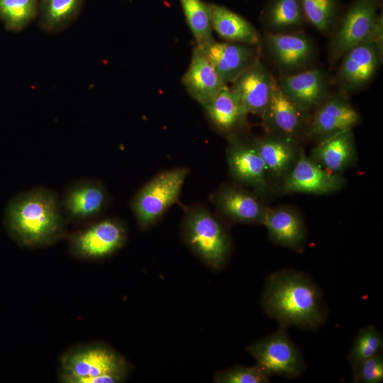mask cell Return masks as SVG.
Returning a JSON list of instances; mask_svg holds the SVG:
<instances>
[{
	"mask_svg": "<svg viewBox=\"0 0 383 383\" xmlns=\"http://www.w3.org/2000/svg\"><path fill=\"white\" fill-rule=\"evenodd\" d=\"M383 51L372 35L347 51L340 58L337 80L345 91L366 86L374 77L382 61Z\"/></svg>",
	"mask_w": 383,
	"mask_h": 383,
	"instance_id": "obj_10",
	"label": "cell"
},
{
	"mask_svg": "<svg viewBox=\"0 0 383 383\" xmlns=\"http://www.w3.org/2000/svg\"><path fill=\"white\" fill-rule=\"evenodd\" d=\"M310 157L323 168L341 174L356 161L353 129L344 131L319 141L311 150Z\"/></svg>",
	"mask_w": 383,
	"mask_h": 383,
	"instance_id": "obj_23",
	"label": "cell"
},
{
	"mask_svg": "<svg viewBox=\"0 0 383 383\" xmlns=\"http://www.w3.org/2000/svg\"><path fill=\"white\" fill-rule=\"evenodd\" d=\"M256 361V365L267 374L295 378L305 370L301 350L284 328L257 340L247 348Z\"/></svg>",
	"mask_w": 383,
	"mask_h": 383,
	"instance_id": "obj_6",
	"label": "cell"
},
{
	"mask_svg": "<svg viewBox=\"0 0 383 383\" xmlns=\"http://www.w3.org/2000/svg\"><path fill=\"white\" fill-rule=\"evenodd\" d=\"M212 29L223 39L233 43L257 45L260 36L246 19L228 8L209 4Z\"/></svg>",
	"mask_w": 383,
	"mask_h": 383,
	"instance_id": "obj_24",
	"label": "cell"
},
{
	"mask_svg": "<svg viewBox=\"0 0 383 383\" xmlns=\"http://www.w3.org/2000/svg\"><path fill=\"white\" fill-rule=\"evenodd\" d=\"M345 178L323 168L301 148L294 166L281 182L285 194H330L340 190Z\"/></svg>",
	"mask_w": 383,
	"mask_h": 383,
	"instance_id": "obj_9",
	"label": "cell"
},
{
	"mask_svg": "<svg viewBox=\"0 0 383 383\" xmlns=\"http://www.w3.org/2000/svg\"><path fill=\"white\" fill-rule=\"evenodd\" d=\"M372 38L377 46L383 51V21L382 15L378 16L377 20L372 33Z\"/></svg>",
	"mask_w": 383,
	"mask_h": 383,
	"instance_id": "obj_34",
	"label": "cell"
},
{
	"mask_svg": "<svg viewBox=\"0 0 383 383\" xmlns=\"http://www.w3.org/2000/svg\"><path fill=\"white\" fill-rule=\"evenodd\" d=\"M109 200L104 184L95 179L76 181L64 192L61 201L63 213L73 221H87L100 215Z\"/></svg>",
	"mask_w": 383,
	"mask_h": 383,
	"instance_id": "obj_15",
	"label": "cell"
},
{
	"mask_svg": "<svg viewBox=\"0 0 383 383\" xmlns=\"http://www.w3.org/2000/svg\"><path fill=\"white\" fill-rule=\"evenodd\" d=\"M262 19L271 33L300 27L306 21L301 0H271Z\"/></svg>",
	"mask_w": 383,
	"mask_h": 383,
	"instance_id": "obj_27",
	"label": "cell"
},
{
	"mask_svg": "<svg viewBox=\"0 0 383 383\" xmlns=\"http://www.w3.org/2000/svg\"><path fill=\"white\" fill-rule=\"evenodd\" d=\"M261 304L282 328L315 330L327 318L321 289L308 275L294 270L274 272L267 279Z\"/></svg>",
	"mask_w": 383,
	"mask_h": 383,
	"instance_id": "obj_1",
	"label": "cell"
},
{
	"mask_svg": "<svg viewBox=\"0 0 383 383\" xmlns=\"http://www.w3.org/2000/svg\"><path fill=\"white\" fill-rule=\"evenodd\" d=\"M232 84L231 89L247 113L262 118L277 84L270 70L259 60Z\"/></svg>",
	"mask_w": 383,
	"mask_h": 383,
	"instance_id": "obj_17",
	"label": "cell"
},
{
	"mask_svg": "<svg viewBox=\"0 0 383 383\" xmlns=\"http://www.w3.org/2000/svg\"><path fill=\"white\" fill-rule=\"evenodd\" d=\"M255 45L214 40L201 48L223 82L233 83L259 60Z\"/></svg>",
	"mask_w": 383,
	"mask_h": 383,
	"instance_id": "obj_19",
	"label": "cell"
},
{
	"mask_svg": "<svg viewBox=\"0 0 383 383\" xmlns=\"http://www.w3.org/2000/svg\"><path fill=\"white\" fill-rule=\"evenodd\" d=\"M84 0H38V24L48 33L60 32L79 15Z\"/></svg>",
	"mask_w": 383,
	"mask_h": 383,
	"instance_id": "obj_26",
	"label": "cell"
},
{
	"mask_svg": "<svg viewBox=\"0 0 383 383\" xmlns=\"http://www.w3.org/2000/svg\"><path fill=\"white\" fill-rule=\"evenodd\" d=\"M128 372L126 360L113 350L100 345L78 348L62 360L60 379L67 383H116Z\"/></svg>",
	"mask_w": 383,
	"mask_h": 383,
	"instance_id": "obj_4",
	"label": "cell"
},
{
	"mask_svg": "<svg viewBox=\"0 0 383 383\" xmlns=\"http://www.w3.org/2000/svg\"><path fill=\"white\" fill-rule=\"evenodd\" d=\"M5 218L13 236L21 244L31 247L55 242L65 226L58 195L42 187L13 198L6 209Z\"/></svg>",
	"mask_w": 383,
	"mask_h": 383,
	"instance_id": "obj_2",
	"label": "cell"
},
{
	"mask_svg": "<svg viewBox=\"0 0 383 383\" xmlns=\"http://www.w3.org/2000/svg\"><path fill=\"white\" fill-rule=\"evenodd\" d=\"M270 240L276 245L301 250L306 240V228L299 213L289 206L267 207L262 222Z\"/></svg>",
	"mask_w": 383,
	"mask_h": 383,
	"instance_id": "obj_21",
	"label": "cell"
},
{
	"mask_svg": "<svg viewBox=\"0 0 383 383\" xmlns=\"http://www.w3.org/2000/svg\"><path fill=\"white\" fill-rule=\"evenodd\" d=\"M383 337L374 326H367L361 328L352 344L348 355L351 366L382 353Z\"/></svg>",
	"mask_w": 383,
	"mask_h": 383,
	"instance_id": "obj_30",
	"label": "cell"
},
{
	"mask_svg": "<svg viewBox=\"0 0 383 383\" xmlns=\"http://www.w3.org/2000/svg\"><path fill=\"white\" fill-rule=\"evenodd\" d=\"M188 174L186 167L162 171L138 190L130 206L140 228L155 225L175 204Z\"/></svg>",
	"mask_w": 383,
	"mask_h": 383,
	"instance_id": "obj_5",
	"label": "cell"
},
{
	"mask_svg": "<svg viewBox=\"0 0 383 383\" xmlns=\"http://www.w3.org/2000/svg\"><path fill=\"white\" fill-rule=\"evenodd\" d=\"M226 160L231 177L250 187L259 197L266 196L270 181L264 163L251 141L233 133L228 137Z\"/></svg>",
	"mask_w": 383,
	"mask_h": 383,
	"instance_id": "obj_8",
	"label": "cell"
},
{
	"mask_svg": "<svg viewBox=\"0 0 383 383\" xmlns=\"http://www.w3.org/2000/svg\"><path fill=\"white\" fill-rule=\"evenodd\" d=\"M264 44L272 61L286 74L301 71L315 55L312 41L301 33L269 32Z\"/></svg>",
	"mask_w": 383,
	"mask_h": 383,
	"instance_id": "obj_13",
	"label": "cell"
},
{
	"mask_svg": "<svg viewBox=\"0 0 383 383\" xmlns=\"http://www.w3.org/2000/svg\"><path fill=\"white\" fill-rule=\"evenodd\" d=\"M270 376L257 365L236 366L217 372L213 376L216 383H267Z\"/></svg>",
	"mask_w": 383,
	"mask_h": 383,
	"instance_id": "obj_32",
	"label": "cell"
},
{
	"mask_svg": "<svg viewBox=\"0 0 383 383\" xmlns=\"http://www.w3.org/2000/svg\"><path fill=\"white\" fill-rule=\"evenodd\" d=\"M210 199L223 216L234 223L262 224L267 209L260 197L238 184H222Z\"/></svg>",
	"mask_w": 383,
	"mask_h": 383,
	"instance_id": "obj_12",
	"label": "cell"
},
{
	"mask_svg": "<svg viewBox=\"0 0 383 383\" xmlns=\"http://www.w3.org/2000/svg\"><path fill=\"white\" fill-rule=\"evenodd\" d=\"M38 0H0V20L6 29L20 31L37 16Z\"/></svg>",
	"mask_w": 383,
	"mask_h": 383,
	"instance_id": "obj_29",
	"label": "cell"
},
{
	"mask_svg": "<svg viewBox=\"0 0 383 383\" xmlns=\"http://www.w3.org/2000/svg\"><path fill=\"white\" fill-rule=\"evenodd\" d=\"M203 106L213 124L223 132L232 133L243 125L248 115L239 99L228 87Z\"/></svg>",
	"mask_w": 383,
	"mask_h": 383,
	"instance_id": "obj_25",
	"label": "cell"
},
{
	"mask_svg": "<svg viewBox=\"0 0 383 383\" xmlns=\"http://www.w3.org/2000/svg\"><path fill=\"white\" fill-rule=\"evenodd\" d=\"M306 20L318 30L326 33L336 18L338 0H301Z\"/></svg>",
	"mask_w": 383,
	"mask_h": 383,
	"instance_id": "obj_31",
	"label": "cell"
},
{
	"mask_svg": "<svg viewBox=\"0 0 383 383\" xmlns=\"http://www.w3.org/2000/svg\"><path fill=\"white\" fill-rule=\"evenodd\" d=\"M179 1L197 47L203 48L213 42L209 4L201 0Z\"/></svg>",
	"mask_w": 383,
	"mask_h": 383,
	"instance_id": "obj_28",
	"label": "cell"
},
{
	"mask_svg": "<svg viewBox=\"0 0 383 383\" xmlns=\"http://www.w3.org/2000/svg\"><path fill=\"white\" fill-rule=\"evenodd\" d=\"M251 142L264 163L269 180L280 183L294 166L301 149L297 140L272 133Z\"/></svg>",
	"mask_w": 383,
	"mask_h": 383,
	"instance_id": "obj_20",
	"label": "cell"
},
{
	"mask_svg": "<svg viewBox=\"0 0 383 383\" xmlns=\"http://www.w3.org/2000/svg\"><path fill=\"white\" fill-rule=\"evenodd\" d=\"M278 85L283 94L301 109H316L328 94L326 73L311 68L283 75Z\"/></svg>",
	"mask_w": 383,
	"mask_h": 383,
	"instance_id": "obj_18",
	"label": "cell"
},
{
	"mask_svg": "<svg viewBox=\"0 0 383 383\" xmlns=\"http://www.w3.org/2000/svg\"><path fill=\"white\" fill-rule=\"evenodd\" d=\"M126 240V231L118 220H101L76 233L70 242V249L77 255L99 259L120 249Z\"/></svg>",
	"mask_w": 383,
	"mask_h": 383,
	"instance_id": "obj_11",
	"label": "cell"
},
{
	"mask_svg": "<svg viewBox=\"0 0 383 383\" xmlns=\"http://www.w3.org/2000/svg\"><path fill=\"white\" fill-rule=\"evenodd\" d=\"M360 116L342 92L328 95L316 109L308 135L319 141L338 133L353 129Z\"/></svg>",
	"mask_w": 383,
	"mask_h": 383,
	"instance_id": "obj_14",
	"label": "cell"
},
{
	"mask_svg": "<svg viewBox=\"0 0 383 383\" xmlns=\"http://www.w3.org/2000/svg\"><path fill=\"white\" fill-rule=\"evenodd\" d=\"M380 0H355L333 32L328 55L335 62L354 46L368 39L372 34Z\"/></svg>",
	"mask_w": 383,
	"mask_h": 383,
	"instance_id": "obj_7",
	"label": "cell"
},
{
	"mask_svg": "<svg viewBox=\"0 0 383 383\" xmlns=\"http://www.w3.org/2000/svg\"><path fill=\"white\" fill-rule=\"evenodd\" d=\"M186 245L208 267L219 270L231 252L229 235L220 221L201 204L187 210L181 225Z\"/></svg>",
	"mask_w": 383,
	"mask_h": 383,
	"instance_id": "obj_3",
	"label": "cell"
},
{
	"mask_svg": "<svg viewBox=\"0 0 383 383\" xmlns=\"http://www.w3.org/2000/svg\"><path fill=\"white\" fill-rule=\"evenodd\" d=\"M353 381L356 383H380L383 381L382 353L352 366Z\"/></svg>",
	"mask_w": 383,
	"mask_h": 383,
	"instance_id": "obj_33",
	"label": "cell"
},
{
	"mask_svg": "<svg viewBox=\"0 0 383 383\" xmlns=\"http://www.w3.org/2000/svg\"><path fill=\"white\" fill-rule=\"evenodd\" d=\"M311 119L308 112L289 100L275 84L269 104L262 117L267 133L297 139L309 133Z\"/></svg>",
	"mask_w": 383,
	"mask_h": 383,
	"instance_id": "obj_16",
	"label": "cell"
},
{
	"mask_svg": "<svg viewBox=\"0 0 383 383\" xmlns=\"http://www.w3.org/2000/svg\"><path fill=\"white\" fill-rule=\"evenodd\" d=\"M182 82L191 96L202 105L211 101L227 87L202 50L197 46L193 51L189 67Z\"/></svg>",
	"mask_w": 383,
	"mask_h": 383,
	"instance_id": "obj_22",
	"label": "cell"
}]
</instances>
